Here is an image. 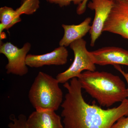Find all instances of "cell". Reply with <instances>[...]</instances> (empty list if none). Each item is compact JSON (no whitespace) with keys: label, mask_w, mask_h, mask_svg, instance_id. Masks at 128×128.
Segmentation results:
<instances>
[{"label":"cell","mask_w":128,"mask_h":128,"mask_svg":"<svg viewBox=\"0 0 128 128\" xmlns=\"http://www.w3.org/2000/svg\"><path fill=\"white\" fill-rule=\"evenodd\" d=\"M114 0H92L87 5L89 9L95 11V16L89 33L90 45L93 47L102 32L106 20L110 14Z\"/></svg>","instance_id":"7"},{"label":"cell","mask_w":128,"mask_h":128,"mask_svg":"<svg viewBox=\"0 0 128 128\" xmlns=\"http://www.w3.org/2000/svg\"><path fill=\"white\" fill-rule=\"evenodd\" d=\"M90 52L96 64H121L128 66V50L122 48L106 47Z\"/></svg>","instance_id":"8"},{"label":"cell","mask_w":128,"mask_h":128,"mask_svg":"<svg viewBox=\"0 0 128 128\" xmlns=\"http://www.w3.org/2000/svg\"><path fill=\"white\" fill-rule=\"evenodd\" d=\"M86 41L81 38L70 44V48L74 54V61L68 68L57 74L56 78L59 83L64 84L72 78H78L84 70L96 71V64L86 48Z\"/></svg>","instance_id":"4"},{"label":"cell","mask_w":128,"mask_h":128,"mask_svg":"<svg viewBox=\"0 0 128 128\" xmlns=\"http://www.w3.org/2000/svg\"><path fill=\"white\" fill-rule=\"evenodd\" d=\"M77 78L82 89L102 106L109 107L128 97L124 82L112 73L86 70Z\"/></svg>","instance_id":"2"},{"label":"cell","mask_w":128,"mask_h":128,"mask_svg":"<svg viewBox=\"0 0 128 128\" xmlns=\"http://www.w3.org/2000/svg\"><path fill=\"white\" fill-rule=\"evenodd\" d=\"M24 0H21V2H23V1H24Z\"/></svg>","instance_id":"19"},{"label":"cell","mask_w":128,"mask_h":128,"mask_svg":"<svg viewBox=\"0 0 128 128\" xmlns=\"http://www.w3.org/2000/svg\"><path fill=\"white\" fill-rule=\"evenodd\" d=\"M48 2L51 4H56L60 7L68 6L73 2L75 5H80L84 0H46Z\"/></svg>","instance_id":"15"},{"label":"cell","mask_w":128,"mask_h":128,"mask_svg":"<svg viewBox=\"0 0 128 128\" xmlns=\"http://www.w3.org/2000/svg\"><path fill=\"white\" fill-rule=\"evenodd\" d=\"M88 0H84L82 3L78 5L76 10V13L78 15H82L84 13L86 10Z\"/></svg>","instance_id":"17"},{"label":"cell","mask_w":128,"mask_h":128,"mask_svg":"<svg viewBox=\"0 0 128 128\" xmlns=\"http://www.w3.org/2000/svg\"><path fill=\"white\" fill-rule=\"evenodd\" d=\"M28 128H64L61 117L54 111L33 112L27 118Z\"/></svg>","instance_id":"10"},{"label":"cell","mask_w":128,"mask_h":128,"mask_svg":"<svg viewBox=\"0 0 128 128\" xmlns=\"http://www.w3.org/2000/svg\"><path fill=\"white\" fill-rule=\"evenodd\" d=\"M110 128H128V116L121 117Z\"/></svg>","instance_id":"16"},{"label":"cell","mask_w":128,"mask_h":128,"mask_svg":"<svg viewBox=\"0 0 128 128\" xmlns=\"http://www.w3.org/2000/svg\"><path fill=\"white\" fill-rule=\"evenodd\" d=\"M0 25L3 26L5 30H8L16 24L22 21L18 16L12 8L4 6L0 8Z\"/></svg>","instance_id":"12"},{"label":"cell","mask_w":128,"mask_h":128,"mask_svg":"<svg viewBox=\"0 0 128 128\" xmlns=\"http://www.w3.org/2000/svg\"></svg>","instance_id":"21"},{"label":"cell","mask_w":128,"mask_h":128,"mask_svg":"<svg viewBox=\"0 0 128 128\" xmlns=\"http://www.w3.org/2000/svg\"><path fill=\"white\" fill-rule=\"evenodd\" d=\"M68 52L66 47L60 46L50 52L40 55L28 54L26 64L32 68H39L45 66H62L68 61Z\"/></svg>","instance_id":"9"},{"label":"cell","mask_w":128,"mask_h":128,"mask_svg":"<svg viewBox=\"0 0 128 128\" xmlns=\"http://www.w3.org/2000/svg\"><path fill=\"white\" fill-rule=\"evenodd\" d=\"M56 78L40 72L28 92L30 103L38 111H57L62 103L63 93Z\"/></svg>","instance_id":"3"},{"label":"cell","mask_w":128,"mask_h":128,"mask_svg":"<svg viewBox=\"0 0 128 128\" xmlns=\"http://www.w3.org/2000/svg\"><path fill=\"white\" fill-rule=\"evenodd\" d=\"M127 76H128V73H127Z\"/></svg>","instance_id":"20"},{"label":"cell","mask_w":128,"mask_h":128,"mask_svg":"<svg viewBox=\"0 0 128 128\" xmlns=\"http://www.w3.org/2000/svg\"><path fill=\"white\" fill-rule=\"evenodd\" d=\"M31 44L26 42L21 48L10 42L0 43V53L7 58L8 63L6 66L7 74L23 76L28 72L26 58L31 48Z\"/></svg>","instance_id":"5"},{"label":"cell","mask_w":128,"mask_h":128,"mask_svg":"<svg viewBox=\"0 0 128 128\" xmlns=\"http://www.w3.org/2000/svg\"><path fill=\"white\" fill-rule=\"evenodd\" d=\"M103 32L119 34L128 40V0H114Z\"/></svg>","instance_id":"6"},{"label":"cell","mask_w":128,"mask_h":128,"mask_svg":"<svg viewBox=\"0 0 128 128\" xmlns=\"http://www.w3.org/2000/svg\"><path fill=\"white\" fill-rule=\"evenodd\" d=\"M114 68L115 69H116L117 70H118L122 74L123 76L125 78V80H126V82H127L128 85V88H127V90H128V76H127V73H125L124 71L121 69V67L120 66H119V65H116L114 66Z\"/></svg>","instance_id":"18"},{"label":"cell","mask_w":128,"mask_h":128,"mask_svg":"<svg viewBox=\"0 0 128 128\" xmlns=\"http://www.w3.org/2000/svg\"><path fill=\"white\" fill-rule=\"evenodd\" d=\"M67 90L61 105L64 128H110L121 117L128 116V99L117 107L104 109L85 101L78 78L64 84Z\"/></svg>","instance_id":"1"},{"label":"cell","mask_w":128,"mask_h":128,"mask_svg":"<svg viewBox=\"0 0 128 128\" xmlns=\"http://www.w3.org/2000/svg\"><path fill=\"white\" fill-rule=\"evenodd\" d=\"M92 18L88 17L78 25L62 24L64 30V36L59 42L60 46H70L74 41L82 38L90 32L91 26Z\"/></svg>","instance_id":"11"},{"label":"cell","mask_w":128,"mask_h":128,"mask_svg":"<svg viewBox=\"0 0 128 128\" xmlns=\"http://www.w3.org/2000/svg\"><path fill=\"white\" fill-rule=\"evenodd\" d=\"M27 118L25 114H21L16 117L12 114L9 117L10 122L8 124V128H28Z\"/></svg>","instance_id":"14"},{"label":"cell","mask_w":128,"mask_h":128,"mask_svg":"<svg viewBox=\"0 0 128 128\" xmlns=\"http://www.w3.org/2000/svg\"><path fill=\"white\" fill-rule=\"evenodd\" d=\"M40 4L39 0H24L16 9V12L20 16L23 14L32 15L39 8Z\"/></svg>","instance_id":"13"}]
</instances>
